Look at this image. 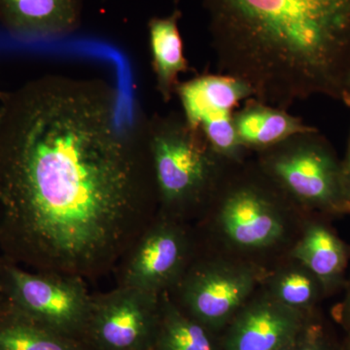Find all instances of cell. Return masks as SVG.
Here are the masks:
<instances>
[{"label":"cell","instance_id":"6da1fadb","mask_svg":"<svg viewBox=\"0 0 350 350\" xmlns=\"http://www.w3.org/2000/svg\"><path fill=\"white\" fill-rule=\"evenodd\" d=\"M100 78L44 75L0 105L1 259L100 278L158 215L147 120Z\"/></svg>","mask_w":350,"mask_h":350},{"label":"cell","instance_id":"7a4b0ae2","mask_svg":"<svg viewBox=\"0 0 350 350\" xmlns=\"http://www.w3.org/2000/svg\"><path fill=\"white\" fill-rule=\"evenodd\" d=\"M220 75L288 110L314 94L344 93L350 0H200Z\"/></svg>","mask_w":350,"mask_h":350},{"label":"cell","instance_id":"3957f363","mask_svg":"<svg viewBox=\"0 0 350 350\" xmlns=\"http://www.w3.org/2000/svg\"><path fill=\"white\" fill-rule=\"evenodd\" d=\"M147 140L159 214L177 219L211 199L227 159L181 113L147 120Z\"/></svg>","mask_w":350,"mask_h":350},{"label":"cell","instance_id":"277c9868","mask_svg":"<svg viewBox=\"0 0 350 350\" xmlns=\"http://www.w3.org/2000/svg\"><path fill=\"white\" fill-rule=\"evenodd\" d=\"M0 300L25 319L84 342L93 294L79 276L29 271L3 261Z\"/></svg>","mask_w":350,"mask_h":350},{"label":"cell","instance_id":"5b68a950","mask_svg":"<svg viewBox=\"0 0 350 350\" xmlns=\"http://www.w3.org/2000/svg\"><path fill=\"white\" fill-rule=\"evenodd\" d=\"M257 154L260 170L285 197L308 206H325L338 197L337 165L317 131L292 135Z\"/></svg>","mask_w":350,"mask_h":350},{"label":"cell","instance_id":"8992f818","mask_svg":"<svg viewBox=\"0 0 350 350\" xmlns=\"http://www.w3.org/2000/svg\"><path fill=\"white\" fill-rule=\"evenodd\" d=\"M224 174L225 170L216 191L220 194L219 221L226 238L245 250H260L278 243L284 234L278 199L280 190L258 165L256 175H239L226 181Z\"/></svg>","mask_w":350,"mask_h":350},{"label":"cell","instance_id":"52a82bcc","mask_svg":"<svg viewBox=\"0 0 350 350\" xmlns=\"http://www.w3.org/2000/svg\"><path fill=\"white\" fill-rule=\"evenodd\" d=\"M191 241L180 220L158 213L116 267L117 285L170 292L190 266Z\"/></svg>","mask_w":350,"mask_h":350},{"label":"cell","instance_id":"ba28073f","mask_svg":"<svg viewBox=\"0 0 350 350\" xmlns=\"http://www.w3.org/2000/svg\"><path fill=\"white\" fill-rule=\"evenodd\" d=\"M161 295L118 286L93 295L84 342L96 350H150Z\"/></svg>","mask_w":350,"mask_h":350},{"label":"cell","instance_id":"9c48e42d","mask_svg":"<svg viewBox=\"0 0 350 350\" xmlns=\"http://www.w3.org/2000/svg\"><path fill=\"white\" fill-rule=\"evenodd\" d=\"M257 282L255 269L236 264L190 265L175 291L179 308L207 329H217L236 317Z\"/></svg>","mask_w":350,"mask_h":350},{"label":"cell","instance_id":"30bf717a","mask_svg":"<svg viewBox=\"0 0 350 350\" xmlns=\"http://www.w3.org/2000/svg\"><path fill=\"white\" fill-rule=\"evenodd\" d=\"M182 114L202 131L219 155L241 161L246 150L239 144L234 126V108L253 98L247 85L228 75H204L180 83L176 91Z\"/></svg>","mask_w":350,"mask_h":350},{"label":"cell","instance_id":"8fae6325","mask_svg":"<svg viewBox=\"0 0 350 350\" xmlns=\"http://www.w3.org/2000/svg\"><path fill=\"white\" fill-rule=\"evenodd\" d=\"M301 331V312L269 295L237 313L224 350H273L295 342Z\"/></svg>","mask_w":350,"mask_h":350},{"label":"cell","instance_id":"7c38bea8","mask_svg":"<svg viewBox=\"0 0 350 350\" xmlns=\"http://www.w3.org/2000/svg\"><path fill=\"white\" fill-rule=\"evenodd\" d=\"M84 0H0V25L23 38H56L82 24Z\"/></svg>","mask_w":350,"mask_h":350},{"label":"cell","instance_id":"4fadbf2b","mask_svg":"<svg viewBox=\"0 0 350 350\" xmlns=\"http://www.w3.org/2000/svg\"><path fill=\"white\" fill-rule=\"evenodd\" d=\"M234 126L241 146L255 152L280 144L292 135L314 130L288 110L253 98L234 111Z\"/></svg>","mask_w":350,"mask_h":350},{"label":"cell","instance_id":"5bb4252c","mask_svg":"<svg viewBox=\"0 0 350 350\" xmlns=\"http://www.w3.org/2000/svg\"><path fill=\"white\" fill-rule=\"evenodd\" d=\"M181 12L175 9L167 17H154L148 22L152 66L156 88L165 103L176 94L179 75L188 70L179 29Z\"/></svg>","mask_w":350,"mask_h":350},{"label":"cell","instance_id":"9a60e30c","mask_svg":"<svg viewBox=\"0 0 350 350\" xmlns=\"http://www.w3.org/2000/svg\"><path fill=\"white\" fill-rule=\"evenodd\" d=\"M0 350H88V347L81 340L25 319L0 300Z\"/></svg>","mask_w":350,"mask_h":350},{"label":"cell","instance_id":"2e32d148","mask_svg":"<svg viewBox=\"0 0 350 350\" xmlns=\"http://www.w3.org/2000/svg\"><path fill=\"white\" fill-rule=\"evenodd\" d=\"M153 350H215L208 329L184 312L167 292L161 295Z\"/></svg>","mask_w":350,"mask_h":350},{"label":"cell","instance_id":"e0dca14e","mask_svg":"<svg viewBox=\"0 0 350 350\" xmlns=\"http://www.w3.org/2000/svg\"><path fill=\"white\" fill-rule=\"evenodd\" d=\"M293 256L319 280L337 275L345 262L342 243L329 230L319 225L306 230L295 247Z\"/></svg>","mask_w":350,"mask_h":350},{"label":"cell","instance_id":"ac0fdd59","mask_svg":"<svg viewBox=\"0 0 350 350\" xmlns=\"http://www.w3.org/2000/svg\"><path fill=\"white\" fill-rule=\"evenodd\" d=\"M317 276L301 262L282 269L271 282V296L294 310H305L317 296Z\"/></svg>","mask_w":350,"mask_h":350},{"label":"cell","instance_id":"d6986e66","mask_svg":"<svg viewBox=\"0 0 350 350\" xmlns=\"http://www.w3.org/2000/svg\"><path fill=\"white\" fill-rule=\"evenodd\" d=\"M296 350H327L322 340L312 331H301L297 338Z\"/></svg>","mask_w":350,"mask_h":350},{"label":"cell","instance_id":"ffe728a7","mask_svg":"<svg viewBox=\"0 0 350 350\" xmlns=\"http://www.w3.org/2000/svg\"><path fill=\"white\" fill-rule=\"evenodd\" d=\"M296 342L297 340H295V342H290V344L282 345V347H278V349L273 350H296Z\"/></svg>","mask_w":350,"mask_h":350},{"label":"cell","instance_id":"44dd1931","mask_svg":"<svg viewBox=\"0 0 350 350\" xmlns=\"http://www.w3.org/2000/svg\"><path fill=\"white\" fill-rule=\"evenodd\" d=\"M350 92V75L347 78V84H345V93H349Z\"/></svg>","mask_w":350,"mask_h":350},{"label":"cell","instance_id":"7402d4cb","mask_svg":"<svg viewBox=\"0 0 350 350\" xmlns=\"http://www.w3.org/2000/svg\"><path fill=\"white\" fill-rule=\"evenodd\" d=\"M2 262H3V260L1 259V257H0V268H1L2 266Z\"/></svg>","mask_w":350,"mask_h":350},{"label":"cell","instance_id":"603a6c76","mask_svg":"<svg viewBox=\"0 0 350 350\" xmlns=\"http://www.w3.org/2000/svg\"><path fill=\"white\" fill-rule=\"evenodd\" d=\"M349 172L350 175V154H349Z\"/></svg>","mask_w":350,"mask_h":350}]
</instances>
